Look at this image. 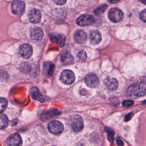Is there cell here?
Instances as JSON below:
<instances>
[{
	"label": "cell",
	"instance_id": "9a60e30c",
	"mask_svg": "<svg viewBox=\"0 0 146 146\" xmlns=\"http://www.w3.org/2000/svg\"><path fill=\"white\" fill-rule=\"evenodd\" d=\"M75 41L78 43H83L87 39V34L84 31L81 30H77L74 34Z\"/></svg>",
	"mask_w": 146,
	"mask_h": 146
},
{
	"label": "cell",
	"instance_id": "e0dca14e",
	"mask_svg": "<svg viewBox=\"0 0 146 146\" xmlns=\"http://www.w3.org/2000/svg\"><path fill=\"white\" fill-rule=\"evenodd\" d=\"M54 69H55V66L52 62H46L44 63L43 72L46 75L51 76L54 73Z\"/></svg>",
	"mask_w": 146,
	"mask_h": 146
},
{
	"label": "cell",
	"instance_id": "d6986e66",
	"mask_svg": "<svg viewBox=\"0 0 146 146\" xmlns=\"http://www.w3.org/2000/svg\"><path fill=\"white\" fill-rule=\"evenodd\" d=\"M30 93L31 96L34 99L38 100L39 101H43V98L42 95L40 94L38 89L36 87H33L30 90Z\"/></svg>",
	"mask_w": 146,
	"mask_h": 146
},
{
	"label": "cell",
	"instance_id": "5bb4252c",
	"mask_svg": "<svg viewBox=\"0 0 146 146\" xmlns=\"http://www.w3.org/2000/svg\"><path fill=\"white\" fill-rule=\"evenodd\" d=\"M104 84L110 90H115L118 87V82L114 78L107 77L104 80Z\"/></svg>",
	"mask_w": 146,
	"mask_h": 146
},
{
	"label": "cell",
	"instance_id": "83f0119b",
	"mask_svg": "<svg viewBox=\"0 0 146 146\" xmlns=\"http://www.w3.org/2000/svg\"><path fill=\"white\" fill-rule=\"evenodd\" d=\"M117 144L119 146H122L123 145V143L122 142V141L121 140H117Z\"/></svg>",
	"mask_w": 146,
	"mask_h": 146
},
{
	"label": "cell",
	"instance_id": "484cf974",
	"mask_svg": "<svg viewBox=\"0 0 146 146\" xmlns=\"http://www.w3.org/2000/svg\"><path fill=\"white\" fill-rule=\"evenodd\" d=\"M140 19L144 22H146V9L143 10L140 13Z\"/></svg>",
	"mask_w": 146,
	"mask_h": 146
},
{
	"label": "cell",
	"instance_id": "277c9868",
	"mask_svg": "<svg viewBox=\"0 0 146 146\" xmlns=\"http://www.w3.org/2000/svg\"><path fill=\"white\" fill-rule=\"evenodd\" d=\"M108 18L113 22H118L123 18V13L118 8H112L108 12Z\"/></svg>",
	"mask_w": 146,
	"mask_h": 146
},
{
	"label": "cell",
	"instance_id": "cb8c5ba5",
	"mask_svg": "<svg viewBox=\"0 0 146 146\" xmlns=\"http://www.w3.org/2000/svg\"><path fill=\"white\" fill-rule=\"evenodd\" d=\"M134 102L132 100H125L123 102V107H129L132 106Z\"/></svg>",
	"mask_w": 146,
	"mask_h": 146
},
{
	"label": "cell",
	"instance_id": "4fadbf2b",
	"mask_svg": "<svg viewBox=\"0 0 146 146\" xmlns=\"http://www.w3.org/2000/svg\"><path fill=\"white\" fill-rule=\"evenodd\" d=\"M30 35L31 38L33 40H40L43 38V32L41 28L39 27H35L31 29L30 31Z\"/></svg>",
	"mask_w": 146,
	"mask_h": 146
},
{
	"label": "cell",
	"instance_id": "5b68a950",
	"mask_svg": "<svg viewBox=\"0 0 146 146\" xmlns=\"http://www.w3.org/2000/svg\"><path fill=\"white\" fill-rule=\"evenodd\" d=\"M49 131L54 134H59L63 130V125L58 120H53L48 125Z\"/></svg>",
	"mask_w": 146,
	"mask_h": 146
},
{
	"label": "cell",
	"instance_id": "9c48e42d",
	"mask_svg": "<svg viewBox=\"0 0 146 146\" xmlns=\"http://www.w3.org/2000/svg\"><path fill=\"white\" fill-rule=\"evenodd\" d=\"M22 138L18 133L12 134L7 140L8 146H22Z\"/></svg>",
	"mask_w": 146,
	"mask_h": 146
},
{
	"label": "cell",
	"instance_id": "f1b7e54d",
	"mask_svg": "<svg viewBox=\"0 0 146 146\" xmlns=\"http://www.w3.org/2000/svg\"><path fill=\"white\" fill-rule=\"evenodd\" d=\"M120 0H109V1L111 2V3H116V2H117L118 1H119Z\"/></svg>",
	"mask_w": 146,
	"mask_h": 146
},
{
	"label": "cell",
	"instance_id": "44dd1931",
	"mask_svg": "<svg viewBox=\"0 0 146 146\" xmlns=\"http://www.w3.org/2000/svg\"><path fill=\"white\" fill-rule=\"evenodd\" d=\"M7 106V101L6 99L0 98V113L4 111Z\"/></svg>",
	"mask_w": 146,
	"mask_h": 146
},
{
	"label": "cell",
	"instance_id": "30bf717a",
	"mask_svg": "<svg viewBox=\"0 0 146 146\" xmlns=\"http://www.w3.org/2000/svg\"><path fill=\"white\" fill-rule=\"evenodd\" d=\"M19 53L24 58L29 59L33 54L32 47L29 44H23L19 47Z\"/></svg>",
	"mask_w": 146,
	"mask_h": 146
},
{
	"label": "cell",
	"instance_id": "d4e9b609",
	"mask_svg": "<svg viewBox=\"0 0 146 146\" xmlns=\"http://www.w3.org/2000/svg\"><path fill=\"white\" fill-rule=\"evenodd\" d=\"M107 133H108V139L110 141V142H113V131L111 129H107Z\"/></svg>",
	"mask_w": 146,
	"mask_h": 146
},
{
	"label": "cell",
	"instance_id": "7c38bea8",
	"mask_svg": "<svg viewBox=\"0 0 146 146\" xmlns=\"http://www.w3.org/2000/svg\"><path fill=\"white\" fill-rule=\"evenodd\" d=\"M51 41L59 47H63L65 44V36L61 34H52L50 36Z\"/></svg>",
	"mask_w": 146,
	"mask_h": 146
},
{
	"label": "cell",
	"instance_id": "7a4b0ae2",
	"mask_svg": "<svg viewBox=\"0 0 146 146\" xmlns=\"http://www.w3.org/2000/svg\"><path fill=\"white\" fill-rule=\"evenodd\" d=\"M60 79L66 84H71L75 81V76L72 71L70 70H65L61 73Z\"/></svg>",
	"mask_w": 146,
	"mask_h": 146
},
{
	"label": "cell",
	"instance_id": "6da1fadb",
	"mask_svg": "<svg viewBox=\"0 0 146 146\" xmlns=\"http://www.w3.org/2000/svg\"><path fill=\"white\" fill-rule=\"evenodd\" d=\"M127 94L128 96L133 99H137L144 96L146 94V83H140L131 86L128 88Z\"/></svg>",
	"mask_w": 146,
	"mask_h": 146
},
{
	"label": "cell",
	"instance_id": "ffe728a7",
	"mask_svg": "<svg viewBox=\"0 0 146 146\" xmlns=\"http://www.w3.org/2000/svg\"><path fill=\"white\" fill-rule=\"evenodd\" d=\"M9 121L7 116L4 115L0 113V129H4L8 125Z\"/></svg>",
	"mask_w": 146,
	"mask_h": 146
},
{
	"label": "cell",
	"instance_id": "8fae6325",
	"mask_svg": "<svg viewBox=\"0 0 146 146\" xmlns=\"http://www.w3.org/2000/svg\"><path fill=\"white\" fill-rule=\"evenodd\" d=\"M29 21L34 23H37L41 19V13L36 9H31L28 14Z\"/></svg>",
	"mask_w": 146,
	"mask_h": 146
},
{
	"label": "cell",
	"instance_id": "7402d4cb",
	"mask_svg": "<svg viewBox=\"0 0 146 146\" xmlns=\"http://www.w3.org/2000/svg\"><path fill=\"white\" fill-rule=\"evenodd\" d=\"M107 5H101L94 10V13L96 15H100L101 14L104 12V11L107 9Z\"/></svg>",
	"mask_w": 146,
	"mask_h": 146
},
{
	"label": "cell",
	"instance_id": "52a82bcc",
	"mask_svg": "<svg viewBox=\"0 0 146 146\" xmlns=\"http://www.w3.org/2000/svg\"><path fill=\"white\" fill-rule=\"evenodd\" d=\"M83 121L82 117L78 115L74 116L71 123L72 129L75 132H79L83 129Z\"/></svg>",
	"mask_w": 146,
	"mask_h": 146
},
{
	"label": "cell",
	"instance_id": "4316f807",
	"mask_svg": "<svg viewBox=\"0 0 146 146\" xmlns=\"http://www.w3.org/2000/svg\"><path fill=\"white\" fill-rule=\"evenodd\" d=\"M54 2L58 5H64V3H66L67 0H53Z\"/></svg>",
	"mask_w": 146,
	"mask_h": 146
},
{
	"label": "cell",
	"instance_id": "8992f818",
	"mask_svg": "<svg viewBox=\"0 0 146 146\" xmlns=\"http://www.w3.org/2000/svg\"><path fill=\"white\" fill-rule=\"evenodd\" d=\"M95 21L94 16L91 15H83L76 20V23L80 26H86L92 25Z\"/></svg>",
	"mask_w": 146,
	"mask_h": 146
},
{
	"label": "cell",
	"instance_id": "3957f363",
	"mask_svg": "<svg viewBox=\"0 0 146 146\" xmlns=\"http://www.w3.org/2000/svg\"><path fill=\"white\" fill-rule=\"evenodd\" d=\"M25 9V3L20 0H16L14 1L11 6V9L12 12L17 15H22Z\"/></svg>",
	"mask_w": 146,
	"mask_h": 146
},
{
	"label": "cell",
	"instance_id": "603a6c76",
	"mask_svg": "<svg viewBox=\"0 0 146 146\" xmlns=\"http://www.w3.org/2000/svg\"><path fill=\"white\" fill-rule=\"evenodd\" d=\"M77 57H78V59L79 60H80V61H84L87 59V54L83 50L80 51L78 53V54H77Z\"/></svg>",
	"mask_w": 146,
	"mask_h": 146
},
{
	"label": "cell",
	"instance_id": "2e32d148",
	"mask_svg": "<svg viewBox=\"0 0 146 146\" xmlns=\"http://www.w3.org/2000/svg\"><path fill=\"white\" fill-rule=\"evenodd\" d=\"M90 40L92 44H96L99 43L102 40L100 33L98 30L92 31L90 35Z\"/></svg>",
	"mask_w": 146,
	"mask_h": 146
},
{
	"label": "cell",
	"instance_id": "ba28073f",
	"mask_svg": "<svg viewBox=\"0 0 146 146\" xmlns=\"http://www.w3.org/2000/svg\"><path fill=\"white\" fill-rule=\"evenodd\" d=\"M85 82L86 84L91 88H95L99 84V80L96 75L93 74H89L85 77Z\"/></svg>",
	"mask_w": 146,
	"mask_h": 146
},
{
	"label": "cell",
	"instance_id": "ac0fdd59",
	"mask_svg": "<svg viewBox=\"0 0 146 146\" xmlns=\"http://www.w3.org/2000/svg\"><path fill=\"white\" fill-rule=\"evenodd\" d=\"M60 60L63 64L68 65L73 63L74 58L69 52H64L60 56Z\"/></svg>",
	"mask_w": 146,
	"mask_h": 146
}]
</instances>
